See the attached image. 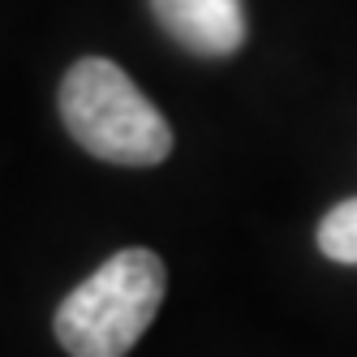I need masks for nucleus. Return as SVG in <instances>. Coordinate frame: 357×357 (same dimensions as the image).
I'll list each match as a JSON object with an SVG mask.
<instances>
[{
	"mask_svg": "<svg viewBox=\"0 0 357 357\" xmlns=\"http://www.w3.org/2000/svg\"><path fill=\"white\" fill-rule=\"evenodd\" d=\"M61 116L78 146L108 164L151 168L172 151L164 112L134 86L130 73L104 56H86L65 73Z\"/></svg>",
	"mask_w": 357,
	"mask_h": 357,
	"instance_id": "obj_2",
	"label": "nucleus"
},
{
	"mask_svg": "<svg viewBox=\"0 0 357 357\" xmlns=\"http://www.w3.org/2000/svg\"><path fill=\"white\" fill-rule=\"evenodd\" d=\"M168 271L155 250H116L56 310V340L69 357H125L160 314Z\"/></svg>",
	"mask_w": 357,
	"mask_h": 357,
	"instance_id": "obj_1",
	"label": "nucleus"
},
{
	"mask_svg": "<svg viewBox=\"0 0 357 357\" xmlns=\"http://www.w3.org/2000/svg\"><path fill=\"white\" fill-rule=\"evenodd\" d=\"M319 250L331 263H357V198L331 207L319 224Z\"/></svg>",
	"mask_w": 357,
	"mask_h": 357,
	"instance_id": "obj_4",
	"label": "nucleus"
},
{
	"mask_svg": "<svg viewBox=\"0 0 357 357\" xmlns=\"http://www.w3.org/2000/svg\"><path fill=\"white\" fill-rule=\"evenodd\" d=\"M155 22L198 56H228L245 43L241 0H151Z\"/></svg>",
	"mask_w": 357,
	"mask_h": 357,
	"instance_id": "obj_3",
	"label": "nucleus"
}]
</instances>
